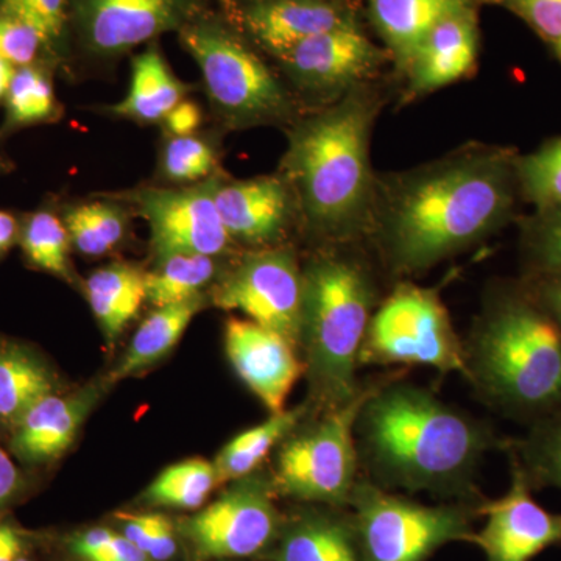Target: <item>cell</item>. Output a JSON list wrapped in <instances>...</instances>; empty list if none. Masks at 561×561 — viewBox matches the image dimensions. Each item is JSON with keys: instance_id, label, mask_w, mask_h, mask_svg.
Wrapping results in <instances>:
<instances>
[{"instance_id": "44", "label": "cell", "mask_w": 561, "mask_h": 561, "mask_svg": "<svg viewBox=\"0 0 561 561\" xmlns=\"http://www.w3.org/2000/svg\"><path fill=\"white\" fill-rule=\"evenodd\" d=\"M176 538L171 519L160 515V522L154 529L153 541H151L149 557L153 561H168L175 556Z\"/></svg>"}, {"instance_id": "52", "label": "cell", "mask_w": 561, "mask_h": 561, "mask_svg": "<svg viewBox=\"0 0 561 561\" xmlns=\"http://www.w3.org/2000/svg\"><path fill=\"white\" fill-rule=\"evenodd\" d=\"M553 46H556L557 55H559V58L561 60V39L559 41V43L553 44Z\"/></svg>"}, {"instance_id": "20", "label": "cell", "mask_w": 561, "mask_h": 561, "mask_svg": "<svg viewBox=\"0 0 561 561\" xmlns=\"http://www.w3.org/2000/svg\"><path fill=\"white\" fill-rule=\"evenodd\" d=\"M95 401L94 387L69 397L51 393L43 398L13 427L11 449L28 463L57 459L76 440Z\"/></svg>"}, {"instance_id": "24", "label": "cell", "mask_w": 561, "mask_h": 561, "mask_svg": "<svg viewBox=\"0 0 561 561\" xmlns=\"http://www.w3.org/2000/svg\"><path fill=\"white\" fill-rule=\"evenodd\" d=\"M84 290L103 334L114 342L146 300V272L127 262H114L92 272Z\"/></svg>"}, {"instance_id": "35", "label": "cell", "mask_w": 561, "mask_h": 561, "mask_svg": "<svg viewBox=\"0 0 561 561\" xmlns=\"http://www.w3.org/2000/svg\"><path fill=\"white\" fill-rule=\"evenodd\" d=\"M519 192L535 209L561 206V138L549 140L534 153L518 157Z\"/></svg>"}, {"instance_id": "27", "label": "cell", "mask_w": 561, "mask_h": 561, "mask_svg": "<svg viewBox=\"0 0 561 561\" xmlns=\"http://www.w3.org/2000/svg\"><path fill=\"white\" fill-rule=\"evenodd\" d=\"M130 208L113 195L72 203L62 209L70 242L84 256L101 257L125 241L130 228Z\"/></svg>"}, {"instance_id": "51", "label": "cell", "mask_w": 561, "mask_h": 561, "mask_svg": "<svg viewBox=\"0 0 561 561\" xmlns=\"http://www.w3.org/2000/svg\"><path fill=\"white\" fill-rule=\"evenodd\" d=\"M11 171V164L9 160H5V158L0 154V173H7Z\"/></svg>"}, {"instance_id": "25", "label": "cell", "mask_w": 561, "mask_h": 561, "mask_svg": "<svg viewBox=\"0 0 561 561\" xmlns=\"http://www.w3.org/2000/svg\"><path fill=\"white\" fill-rule=\"evenodd\" d=\"M202 309L203 297L157 308L136 331L127 353L111 373V381L130 378L162 359L180 342L181 335Z\"/></svg>"}, {"instance_id": "47", "label": "cell", "mask_w": 561, "mask_h": 561, "mask_svg": "<svg viewBox=\"0 0 561 561\" xmlns=\"http://www.w3.org/2000/svg\"><path fill=\"white\" fill-rule=\"evenodd\" d=\"M20 231L21 221L13 214L0 210V257L20 241Z\"/></svg>"}, {"instance_id": "9", "label": "cell", "mask_w": 561, "mask_h": 561, "mask_svg": "<svg viewBox=\"0 0 561 561\" xmlns=\"http://www.w3.org/2000/svg\"><path fill=\"white\" fill-rule=\"evenodd\" d=\"M479 505H424L391 493L360 476L348 508L364 561H427L443 546L472 541Z\"/></svg>"}, {"instance_id": "34", "label": "cell", "mask_w": 561, "mask_h": 561, "mask_svg": "<svg viewBox=\"0 0 561 561\" xmlns=\"http://www.w3.org/2000/svg\"><path fill=\"white\" fill-rule=\"evenodd\" d=\"M216 467L203 459H190L172 465L161 472L146 493L147 502L162 507H202L214 486L219 485Z\"/></svg>"}, {"instance_id": "12", "label": "cell", "mask_w": 561, "mask_h": 561, "mask_svg": "<svg viewBox=\"0 0 561 561\" xmlns=\"http://www.w3.org/2000/svg\"><path fill=\"white\" fill-rule=\"evenodd\" d=\"M214 302L278 332L298 348L302 305V265L289 245L249 250L221 276Z\"/></svg>"}, {"instance_id": "42", "label": "cell", "mask_w": 561, "mask_h": 561, "mask_svg": "<svg viewBox=\"0 0 561 561\" xmlns=\"http://www.w3.org/2000/svg\"><path fill=\"white\" fill-rule=\"evenodd\" d=\"M124 529V537L130 540L133 545L138 546L140 551L149 556L151 541H153L154 529L160 522V513H119L117 515Z\"/></svg>"}, {"instance_id": "49", "label": "cell", "mask_w": 561, "mask_h": 561, "mask_svg": "<svg viewBox=\"0 0 561 561\" xmlns=\"http://www.w3.org/2000/svg\"><path fill=\"white\" fill-rule=\"evenodd\" d=\"M16 68L10 62L0 60V105L5 102L7 92L10 90L11 80H13Z\"/></svg>"}, {"instance_id": "38", "label": "cell", "mask_w": 561, "mask_h": 561, "mask_svg": "<svg viewBox=\"0 0 561 561\" xmlns=\"http://www.w3.org/2000/svg\"><path fill=\"white\" fill-rule=\"evenodd\" d=\"M46 49L43 36L27 22L0 13V60L14 68L36 65L39 54Z\"/></svg>"}, {"instance_id": "16", "label": "cell", "mask_w": 561, "mask_h": 561, "mask_svg": "<svg viewBox=\"0 0 561 561\" xmlns=\"http://www.w3.org/2000/svg\"><path fill=\"white\" fill-rule=\"evenodd\" d=\"M214 201L231 241L249 250L287 245L290 232L300 228L294 192L278 172L234 180L221 171Z\"/></svg>"}, {"instance_id": "23", "label": "cell", "mask_w": 561, "mask_h": 561, "mask_svg": "<svg viewBox=\"0 0 561 561\" xmlns=\"http://www.w3.org/2000/svg\"><path fill=\"white\" fill-rule=\"evenodd\" d=\"M191 90V84L175 76L158 44L150 43L146 50L133 58L127 95L103 111L138 125H161Z\"/></svg>"}, {"instance_id": "53", "label": "cell", "mask_w": 561, "mask_h": 561, "mask_svg": "<svg viewBox=\"0 0 561 561\" xmlns=\"http://www.w3.org/2000/svg\"><path fill=\"white\" fill-rule=\"evenodd\" d=\"M16 561H31V560H27V559H18Z\"/></svg>"}, {"instance_id": "14", "label": "cell", "mask_w": 561, "mask_h": 561, "mask_svg": "<svg viewBox=\"0 0 561 561\" xmlns=\"http://www.w3.org/2000/svg\"><path fill=\"white\" fill-rule=\"evenodd\" d=\"M275 486L264 474L239 479L184 526L202 559H247L267 549L280 531Z\"/></svg>"}, {"instance_id": "29", "label": "cell", "mask_w": 561, "mask_h": 561, "mask_svg": "<svg viewBox=\"0 0 561 561\" xmlns=\"http://www.w3.org/2000/svg\"><path fill=\"white\" fill-rule=\"evenodd\" d=\"M3 105L5 119L0 136H9L33 125L54 124L62 116L50 70L41 65L16 68Z\"/></svg>"}, {"instance_id": "4", "label": "cell", "mask_w": 561, "mask_h": 561, "mask_svg": "<svg viewBox=\"0 0 561 561\" xmlns=\"http://www.w3.org/2000/svg\"><path fill=\"white\" fill-rule=\"evenodd\" d=\"M463 343L483 404L526 426L561 411V328L523 279L489 287Z\"/></svg>"}, {"instance_id": "7", "label": "cell", "mask_w": 561, "mask_h": 561, "mask_svg": "<svg viewBox=\"0 0 561 561\" xmlns=\"http://www.w3.org/2000/svg\"><path fill=\"white\" fill-rule=\"evenodd\" d=\"M382 378L364 383L354 400L320 412L311 423L279 443L273 486L291 500L330 507H348L362 471L356 445V420L364 402Z\"/></svg>"}, {"instance_id": "45", "label": "cell", "mask_w": 561, "mask_h": 561, "mask_svg": "<svg viewBox=\"0 0 561 561\" xmlns=\"http://www.w3.org/2000/svg\"><path fill=\"white\" fill-rule=\"evenodd\" d=\"M114 531L110 529H92L84 531L80 537L76 538L73 541V551H76L77 556H80L81 559L91 560L92 557L95 556L106 542L110 541V538L113 537Z\"/></svg>"}, {"instance_id": "21", "label": "cell", "mask_w": 561, "mask_h": 561, "mask_svg": "<svg viewBox=\"0 0 561 561\" xmlns=\"http://www.w3.org/2000/svg\"><path fill=\"white\" fill-rule=\"evenodd\" d=\"M472 9L474 0H368L373 25L401 76L438 22Z\"/></svg>"}, {"instance_id": "18", "label": "cell", "mask_w": 561, "mask_h": 561, "mask_svg": "<svg viewBox=\"0 0 561 561\" xmlns=\"http://www.w3.org/2000/svg\"><path fill=\"white\" fill-rule=\"evenodd\" d=\"M243 33L275 60L305 41L356 25L342 0H250L241 10Z\"/></svg>"}, {"instance_id": "46", "label": "cell", "mask_w": 561, "mask_h": 561, "mask_svg": "<svg viewBox=\"0 0 561 561\" xmlns=\"http://www.w3.org/2000/svg\"><path fill=\"white\" fill-rule=\"evenodd\" d=\"M20 489V471L11 461L9 454L0 448V505L16 493Z\"/></svg>"}, {"instance_id": "3", "label": "cell", "mask_w": 561, "mask_h": 561, "mask_svg": "<svg viewBox=\"0 0 561 561\" xmlns=\"http://www.w3.org/2000/svg\"><path fill=\"white\" fill-rule=\"evenodd\" d=\"M387 95L362 84L341 101L305 111L289 127L278 173L289 184L300 230L323 245L364 243L375 198L373 130Z\"/></svg>"}, {"instance_id": "5", "label": "cell", "mask_w": 561, "mask_h": 561, "mask_svg": "<svg viewBox=\"0 0 561 561\" xmlns=\"http://www.w3.org/2000/svg\"><path fill=\"white\" fill-rule=\"evenodd\" d=\"M381 271L360 242L319 247L302 265L300 342L319 412L346 404L357 379L368 324L382 300Z\"/></svg>"}, {"instance_id": "26", "label": "cell", "mask_w": 561, "mask_h": 561, "mask_svg": "<svg viewBox=\"0 0 561 561\" xmlns=\"http://www.w3.org/2000/svg\"><path fill=\"white\" fill-rule=\"evenodd\" d=\"M54 375L32 351L0 345V424L14 427L36 402L55 393Z\"/></svg>"}, {"instance_id": "50", "label": "cell", "mask_w": 561, "mask_h": 561, "mask_svg": "<svg viewBox=\"0 0 561 561\" xmlns=\"http://www.w3.org/2000/svg\"><path fill=\"white\" fill-rule=\"evenodd\" d=\"M11 531H13V529H11L10 526H7V524H0V545L5 541V538L9 537Z\"/></svg>"}, {"instance_id": "33", "label": "cell", "mask_w": 561, "mask_h": 561, "mask_svg": "<svg viewBox=\"0 0 561 561\" xmlns=\"http://www.w3.org/2000/svg\"><path fill=\"white\" fill-rule=\"evenodd\" d=\"M20 242L25 257L41 271L72 279L69 251L72 247L65 220L54 209L39 208L21 221Z\"/></svg>"}, {"instance_id": "1", "label": "cell", "mask_w": 561, "mask_h": 561, "mask_svg": "<svg viewBox=\"0 0 561 561\" xmlns=\"http://www.w3.org/2000/svg\"><path fill=\"white\" fill-rule=\"evenodd\" d=\"M518 157L470 142L408 171L376 175L364 245L387 279H415L497 234L522 195Z\"/></svg>"}, {"instance_id": "2", "label": "cell", "mask_w": 561, "mask_h": 561, "mask_svg": "<svg viewBox=\"0 0 561 561\" xmlns=\"http://www.w3.org/2000/svg\"><path fill=\"white\" fill-rule=\"evenodd\" d=\"M401 373L383 376L357 416L362 476L387 491L482 504L479 467L491 449L504 451L507 438L426 387L404 381Z\"/></svg>"}, {"instance_id": "36", "label": "cell", "mask_w": 561, "mask_h": 561, "mask_svg": "<svg viewBox=\"0 0 561 561\" xmlns=\"http://www.w3.org/2000/svg\"><path fill=\"white\" fill-rule=\"evenodd\" d=\"M522 254L524 276L561 273V206L537 210L523 221Z\"/></svg>"}, {"instance_id": "41", "label": "cell", "mask_w": 561, "mask_h": 561, "mask_svg": "<svg viewBox=\"0 0 561 561\" xmlns=\"http://www.w3.org/2000/svg\"><path fill=\"white\" fill-rule=\"evenodd\" d=\"M203 111L197 102L184 99L168 114L162 128L165 136H190L201 130Z\"/></svg>"}, {"instance_id": "6", "label": "cell", "mask_w": 561, "mask_h": 561, "mask_svg": "<svg viewBox=\"0 0 561 561\" xmlns=\"http://www.w3.org/2000/svg\"><path fill=\"white\" fill-rule=\"evenodd\" d=\"M179 36L201 68L203 90L221 130L287 128L305 113L283 77L220 18L203 11Z\"/></svg>"}, {"instance_id": "15", "label": "cell", "mask_w": 561, "mask_h": 561, "mask_svg": "<svg viewBox=\"0 0 561 561\" xmlns=\"http://www.w3.org/2000/svg\"><path fill=\"white\" fill-rule=\"evenodd\" d=\"M505 453L511 461V485L497 500L479 505V515L486 522L471 542L482 549L486 561H531L561 546V513L546 511L534 500V489L515 454Z\"/></svg>"}, {"instance_id": "13", "label": "cell", "mask_w": 561, "mask_h": 561, "mask_svg": "<svg viewBox=\"0 0 561 561\" xmlns=\"http://www.w3.org/2000/svg\"><path fill=\"white\" fill-rule=\"evenodd\" d=\"M203 13V0H68V31L84 57L106 62Z\"/></svg>"}, {"instance_id": "8", "label": "cell", "mask_w": 561, "mask_h": 561, "mask_svg": "<svg viewBox=\"0 0 561 561\" xmlns=\"http://www.w3.org/2000/svg\"><path fill=\"white\" fill-rule=\"evenodd\" d=\"M362 365L427 367L467 375L465 343L438 287L397 280L373 313L360 351Z\"/></svg>"}, {"instance_id": "40", "label": "cell", "mask_w": 561, "mask_h": 561, "mask_svg": "<svg viewBox=\"0 0 561 561\" xmlns=\"http://www.w3.org/2000/svg\"><path fill=\"white\" fill-rule=\"evenodd\" d=\"M523 283L526 284L531 297L540 302L541 308L561 328V273L524 276Z\"/></svg>"}, {"instance_id": "19", "label": "cell", "mask_w": 561, "mask_h": 561, "mask_svg": "<svg viewBox=\"0 0 561 561\" xmlns=\"http://www.w3.org/2000/svg\"><path fill=\"white\" fill-rule=\"evenodd\" d=\"M474 9L438 22L405 70V98H424L470 76L478 61L479 32Z\"/></svg>"}, {"instance_id": "48", "label": "cell", "mask_w": 561, "mask_h": 561, "mask_svg": "<svg viewBox=\"0 0 561 561\" xmlns=\"http://www.w3.org/2000/svg\"><path fill=\"white\" fill-rule=\"evenodd\" d=\"M21 540L16 531H11L5 541L0 545V561H16L20 559Z\"/></svg>"}, {"instance_id": "32", "label": "cell", "mask_w": 561, "mask_h": 561, "mask_svg": "<svg viewBox=\"0 0 561 561\" xmlns=\"http://www.w3.org/2000/svg\"><path fill=\"white\" fill-rule=\"evenodd\" d=\"M505 449L515 454L534 491L561 490V411L535 421L526 435L508 440Z\"/></svg>"}, {"instance_id": "43", "label": "cell", "mask_w": 561, "mask_h": 561, "mask_svg": "<svg viewBox=\"0 0 561 561\" xmlns=\"http://www.w3.org/2000/svg\"><path fill=\"white\" fill-rule=\"evenodd\" d=\"M88 561H153L124 535L114 531L110 541Z\"/></svg>"}, {"instance_id": "39", "label": "cell", "mask_w": 561, "mask_h": 561, "mask_svg": "<svg viewBox=\"0 0 561 561\" xmlns=\"http://www.w3.org/2000/svg\"><path fill=\"white\" fill-rule=\"evenodd\" d=\"M507 5L552 44L561 39V0H507Z\"/></svg>"}, {"instance_id": "22", "label": "cell", "mask_w": 561, "mask_h": 561, "mask_svg": "<svg viewBox=\"0 0 561 561\" xmlns=\"http://www.w3.org/2000/svg\"><path fill=\"white\" fill-rule=\"evenodd\" d=\"M278 537L275 561H364L348 507L302 513Z\"/></svg>"}, {"instance_id": "28", "label": "cell", "mask_w": 561, "mask_h": 561, "mask_svg": "<svg viewBox=\"0 0 561 561\" xmlns=\"http://www.w3.org/2000/svg\"><path fill=\"white\" fill-rule=\"evenodd\" d=\"M306 405L271 415L264 423L236 435L217 456L219 482L239 481L253 474L275 446L290 434L308 413Z\"/></svg>"}, {"instance_id": "11", "label": "cell", "mask_w": 561, "mask_h": 561, "mask_svg": "<svg viewBox=\"0 0 561 561\" xmlns=\"http://www.w3.org/2000/svg\"><path fill=\"white\" fill-rule=\"evenodd\" d=\"M389 54L360 31L359 24L298 44L279 57L280 77L306 111L341 101L354 88L373 83Z\"/></svg>"}, {"instance_id": "10", "label": "cell", "mask_w": 561, "mask_h": 561, "mask_svg": "<svg viewBox=\"0 0 561 561\" xmlns=\"http://www.w3.org/2000/svg\"><path fill=\"white\" fill-rule=\"evenodd\" d=\"M219 173L201 183L138 186L113 197L147 221L151 250L158 260L175 254L217 257L227 254L234 243L221 224L214 201Z\"/></svg>"}, {"instance_id": "30", "label": "cell", "mask_w": 561, "mask_h": 561, "mask_svg": "<svg viewBox=\"0 0 561 561\" xmlns=\"http://www.w3.org/2000/svg\"><path fill=\"white\" fill-rule=\"evenodd\" d=\"M216 278V257L205 254L164 257L158 260L153 271L146 272V300L154 308L194 300Z\"/></svg>"}, {"instance_id": "37", "label": "cell", "mask_w": 561, "mask_h": 561, "mask_svg": "<svg viewBox=\"0 0 561 561\" xmlns=\"http://www.w3.org/2000/svg\"><path fill=\"white\" fill-rule=\"evenodd\" d=\"M0 13L31 24L43 36L47 51L61 55L68 33V0H0Z\"/></svg>"}, {"instance_id": "31", "label": "cell", "mask_w": 561, "mask_h": 561, "mask_svg": "<svg viewBox=\"0 0 561 561\" xmlns=\"http://www.w3.org/2000/svg\"><path fill=\"white\" fill-rule=\"evenodd\" d=\"M220 171V142L216 135H164L157 171L162 183L169 186L201 183Z\"/></svg>"}, {"instance_id": "17", "label": "cell", "mask_w": 561, "mask_h": 561, "mask_svg": "<svg viewBox=\"0 0 561 561\" xmlns=\"http://www.w3.org/2000/svg\"><path fill=\"white\" fill-rule=\"evenodd\" d=\"M225 350L239 378L272 415L286 411V401L305 364L297 346L278 332L247 319H230L225 327Z\"/></svg>"}]
</instances>
